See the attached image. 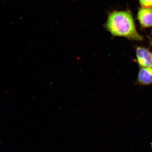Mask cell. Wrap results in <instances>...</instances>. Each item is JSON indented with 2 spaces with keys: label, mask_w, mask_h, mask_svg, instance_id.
I'll return each instance as SVG.
<instances>
[{
  "label": "cell",
  "mask_w": 152,
  "mask_h": 152,
  "mask_svg": "<svg viewBox=\"0 0 152 152\" xmlns=\"http://www.w3.org/2000/svg\"><path fill=\"white\" fill-rule=\"evenodd\" d=\"M151 147H152V143L151 144Z\"/></svg>",
  "instance_id": "cell-6"
},
{
  "label": "cell",
  "mask_w": 152,
  "mask_h": 152,
  "mask_svg": "<svg viewBox=\"0 0 152 152\" xmlns=\"http://www.w3.org/2000/svg\"><path fill=\"white\" fill-rule=\"evenodd\" d=\"M136 83L140 85H151L152 83V68L140 67Z\"/></svg>",
  "instance_id": "cell-4"
},
{
  "label": "cell",
  "mask_w": 152,
  "mask_h": 152,
  "mask_svg": "<svg viewBox=\"0 0 152 152\" xmlns=\"http://www.w3.org/2000/svg\"><path fill=\"white\" fill-rule=\"evenodd\" d=\"M137 17L142 27H151L152 26V7H142L138 11Z\"/></svg>",
  "instance_id": "cell-3"
},
{
  "label": "cell",
  "mask_w": 152,
  "mask_h": 152,
  "mask_svg": "<svg viewBox=\"0 0 152 152\" xmlns=\"http://www.w3.org/2000/svg\"><path fill=\"white\" fill-rule=\"evenodd\" d=\"M136 60L140 67L152 68V52L142 47L136 48Z\"/></svg>",
  "instance_id": "cell-2"
},
{
  "label": "cell",
  "mask_w": 152,
  "mask_h": 152,
  "mask_svg": "<svg viewBox=\"0 0 152 152\" xmlns=\"http://www.w3.org/2000/svg\"><path fill=\"white\" fill-rule=\"evenodd\" d=\"M105 27L112 35L136 41L143 40L135 25L132 13L129 11H115L108 17Z\"/></svg>",
  "instance_id": "cell-1"
},
{
  "label": "cell",
  "mask_w": 152,
  "mask_h": 152,
  "mask_svg": "<svg viewBox=\"0 0 152 152\" xmlns=\"http://www.w3.org/2000/svg\"><path fill=\"white\" fill-rule=\"evenodd\" d=\"M139 1L142 7H152V0H139Z\"/></svg>",
  "instance_id": "cell-5"
}]
</instances>
